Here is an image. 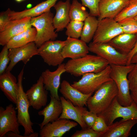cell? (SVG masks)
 I'll list each match as a JSON object with an SVG mask.
<instances>
[{"mask_svg": "<svg viewBox=\"0 0 137 137\" xmlns=\"http://www.w3.org/2000/svg\"><path fill=\"white\" fill-rule=\"evenodd\" d=\"M96 17L89 15L84 21L80 38L87 43L93 39L97 29L99 21Z\"/></svg>", "mask_w": 137, "mask_h": 137, "instance_id": "28", "label": "cell"}, {"mask_svg": "<svg viewBox=\"0 0 137 137\" xmlns=\"http://www.w3.org/2000/svg\"><path fill=\"white\" fill-rule=\"evenodd\" d=\"M129 87L131 92L137 91V63L134 64V66L128 74Z\"/></svg>", "mask_w": 137, "mask_h": 137, "instance_id": "37", "label": "cell"}, {"mask_svg": "<svg viewBox=\"0 0 137 137\" xmlns=\"http://www.w3.org/2000/svg\"><path fill=\"white\" fill-rule=\"evenodd\" d=\"M66 72L65 64L62 63L58 65L55 70L52 71L47 69L42 72L41 75L45 89L49 91L50 96L58 100H60L58 90L61 84V77Z\"/></svg>", "mask_w": 137, "mask_h": 137, "instance_id": "14", "label": "cell"}, {"mask_svg": "<svg viewBox=\"0 0 137 137\" xmlns=\"http://www.w3.org/2000/svg\"><path fill=\"white\" fill-rule=\"evenodd\" d=\"M111 71V67L109 65L100 72L83 75L80 80L74 82L71 85L84 94L93 93L104 83L112 80L110 76Z\"/></svg>", "mask_w": 137, "mask_h": 137, "instance_id": "6", "label": "cell"}, {"mask_svg": "<svg viewBox=\"0 0 137 137\" xmlns=\"http://www.w3.org/2000/svg\"><path fill=\"white\" fill-rule=\"evenodd\" d=\"M11 9L8 8L6 10L0 13V32L4 30L6 26L11 21L10 14Z\"/></svg>", "mask_w": 137, "mask_h": 137, "instance_id": "39", "label": "cell"}, {"mask_svg": "<svg viewBox=\"0 0 137 137\" xmlns=\"http://www.w3.org/2000/svg\"><path fill=\"white\" fill-rule=\"evenodd\" d=\"M53 14L50 10L41 15L32 18L30 23L36 29L34 41L38 48L45 42L55 40L58 36L53 24Z\"/></svg>", "mask_w": 137, "mask_h": 137, "instance_id": "5", "label": "cell"}, {"mask_svg": "<svg viewBox=\"0 0 137 137\" xmlns=\"http://www.w3.org/2000/svg\"><path fill=\"white\" fill-rule=\"evenodd\" d=\"M83 120L88 127L92 128L97 116V115L90 111L86 108L79 107Z\"/></svg>", "mask_w": 137, "mask_h": 137, "instance_id": "33", "label": "cell"}, {"mask_svg": "<svg viewBox=\"0 0 137 137\" xmlns=\"http://www.w3.org/2000/svg\"><path fill=\"white\" fill-rule=\"evenodd\" d=\"M128 2V0H100L98 20L99 21L106 18L114 19Z\"/></svg>", "mask_w": 137, "mask_h": 137, "instance_id": "19", "label": "cell"}, {"mask_svg": "<svg viewBox=\"0 0 137 137\" xmlns=\"http://www.w3.org/2000/svg\"><path fill=\"white\" fill-rule=\"evenodd\" d=\"M89 15L85 7L77 0H73L71 4L70 16L71 21L83 22Z\"/></svg>", "mask_w": 137, "mask_h": 137, "instance_id": "29", "label": "cell"}, {"mask_svg": "<svg viewBox=\"0 0 137 137\" xmlns=\"http://www.w3.org/2000/svg\"><path fill=\"white\" fill-rule=\"evenodd\" d=\"M65 41V44L62 51V56L64 59L67 58L77 59L88 54L89 52L88 46L81 39L67 37Z\"/></svg>", "mask_w": 137, "mask_h": 137, "instance_id": "17", "label": "cell"}, {"mask_svg": "<svg viewBox=\"0 0 137 137\" xmlns=\"http://www.w3.org/2000/svg\"><path fill=\"white\" fill-rule=\"evenodd\" d=\"M38 48L33 42L20 47L9 49L10 62L5 72L11 71L20 61L26 64L33 56L38 55Z\"/></svg>", "mask_w": 137, "mask_h": 137, "instance_id": "12", "label": "cell"}, {"mask_svg": "<svg viewBox=\"0 0 137 137\" xmlns=\"http://www.w3.org/2000/svg\"><path fill=\"white\" fill-rule=\"evenodd\" d=\"M109 126L101 116H98L92 128L94 130L104 133L108 130Z\"/></svg>", "mask_w": 137, "mask_h": 137, "instance_id": "38", "label": "cell"}, {"mask_svg": "<svg viewBox=\"0 0 137 137\" xmlns=\"http://www.w3.org/2000/svg\"><path fill=\"white\" fill-rule=\"evenodd\" d=\"M137 63V52L132 57L130 61V64H135Z\"/></svg>", "mask_w": 137, "mask_h": 137, "instance_id": "42", "label": "cell"}, {"mask_svg": "<svg viewBox=\"0 0 137 137\" xmlns=\"http://www.w3.org/2000/svg\"><path fill=\"white\" fill-rule=\"evenodd\" d=\"M137 52V39L134 48L127 56L128 61L127 65H129L130 64L131 60L132 57Z\"/></svg>", "mask_w": 137, "mask_h": 137, "instance_id": "40", "label": "cell"}, {"mask_svg": "<svg viewBox=\"0 0 137 137\" xmlns=\"http://www.w3.org/2000/svg\"><path fill=\"white\" fill-rule=\"evenodd\" d=\"M109 65L111 67L110 77L115 82L118 89V101L123 106H129L133 101L130 93L128 76L134 64L125 65Z\"/></svg>", "mask_w": 137, "mask_h": 137, "instance_id": "3", "label": "cell"}, {"mask_svg": "<svg viewBox=\"0 0 137 137\" xmlns=\"http://www.w3.org/2000/svg\"><path fill=\"white\" fill-rule=\"evenodd\" d=\"M31 18L26 17L11 20L5 29L0 32V45L4 46L12 37L32 27Z\"/></svg>", "mask_w": 137, "mask_h": 137, "instance_id": "16", "label": "cell"}, {"mask_svg": "<svg viewBox=\"0 0 137 137\" xmlns=\"http://www.w3.org/2000/svg\"><path fill=\"white\" fill-rule=\"evenodd\" d=\"M137 16V0H129L125 7L114 19L118 22L125 19Z\"/></svg>", "mask_w": 137, "mask_h": 137, "instance_id": "30", "label": "cell"}, {"mask_svg": "<svg viewBox=\"0 0 137 137\" xmlns=\"http://www.w3.org/2000/svg\"><path fill=\"white\" fill-rule=\"evenodd\" d=\"M131 94L133 101L135 102L137 106V91L131 92Z\"/></svg>", "mask_w": 137, "mask_h": 137, "instance_id": "41", "label": "cell"}, {"mask_svg": "<svg viewBox=\"0 0 137 137\" xmlns=\"http://www.w3.org/2000/svg\"><path fill=\"white\" fill-rule=\"evenodd\" d=\"M118 91L113 80L104 83L88 98L87 106L91 112L97 115L104 111L117 97Z\"/></svg>", "mask_w": 137, "mask_h": 137, "instance_id": "2", "label": "cell"}, {"mask_svg": "<svg viewBox=\"0 0 137 137\" xmlns=\"http://www.w3.org/2000/svg\"><path fill=\"white\" fill-rule=\"evenodd\" d=\"M0 88L7 98L16 105L19 85L18 80L10 71L0 75Z\"/></svg>", "mask_w": 137, "mask_h": 137, "instance_id": "21", "label": "cell"}, {"mask_svg": "<svg viewBox=\"0 0 137 137\" xmlns=\"http://www.w3.org/2000/svg\"><path fill=\"white\" fill-rule=\"evenodd\" d=\"M9 49L6 45L3 46L0 53V75L5 73L10 62Z\"/></svg>", "mask_w": 137, "mask_h": 137, "instance_id": "34", "label": "cell"}, {"mask_svg": "<svg viewBox=\"0 0 137 137\" xmlns=\"http://www.w3.org/2000/svg\"><path fill=\"white\" fill-rule=\"evenodd\" d=\"M109 65L108 62L101 57L87 54L76 59H70L65 63L66 72L76 77L86 74L101 71Z\"/></svg>", "mask_w": 137, "mask_h": 137, "instance_id": "1", "label": "cell"}, {"mask_svg": "<svg viewBox=\"0 0 137 137\" xmlns=\"http://www.w3.org/2000/svg\"><path fill=\"white\" fill-rule=\"evenodd\" d=\"M62 107V113L58 119L73 120L79 124L82 128L87 127L82 118L79 107L75 106L69 100L63 96L60 97Z\"/></svg>", "mask_w": 137, "mask_h": 137, "instance_id": "26", "label": "cell"}, {"mask_svg": "<svg viewBox=\"0 0 137 137\" xmlns=\"http://www.w3.org/2000/svg\"><path fill=\"white\" fill-rule=\"evenodd\" d=\"M26 93L30 106L33 109L39 110L46 105L48 92L44 87L41 76L37 82L33 84Z\"/></svg>", "mask_w": 137, "mask_h": 137, "instance_id": "15", "label": "cell"}, {"mask_svg": "<svg viewBox=\"0 0 137 137\" xmlns=\"http://www.w3.org/2000/svg\"></svg>", "mask_w": 137, "mask_h": 137, "instance_id": "46", "label": "cell"}, {"mask_svg": "<svg viewBox=\"0 0 137 137\" xmlns=\"http://www.w3.org/2000/svg\"><path fill=\"white\" fill-rule=\"evenodd\" d=\"M118 22L124 33L137 34V20L134 18H126Z\"/></svg>", "mask_w": 137, "mask_h": 137, "instance_id": "32", "label": "cell"}, {"mask_svg": "<svg viewBox=\"0 0 137 137\" xmlns=\"http://www.w3.org/2000/svg\"><path fill=\"white\" fill-rule=\"evenodd\" d=\"M65 43V40H50L46 42L38 48V55L48 65L58 66L62 63L64 59L62 51Z\"/></svg>", "mask_w": 137, "mask_h": 137, "instance_id": "8", "label": "cell"}, {"mask_svg": "<svg viewBox=\"0 0 137 137\" xmlns=\"http://www.w3.org/2000/svg\"><path fill=\"white\" fill-rule=\"evenodd\" d=\"M137 124V120L120 121L113 123L102 137H128L131 134L132 128Z\"/></svg>", "mask_w": 137, "mask_h": 137, "instance_id": "25", "label": "cell"}, {"mask_svg": "<svg viewBox=\"0 0 137 137\" xmlns=\"http://www.w3.org/2000/svg\"><path fill=\"white\" fill-rule=\"evenodd\" d=\"M71 4L70 0H66L65 2L60 1L53 6L56 13L53 22L56 32L63 30L70 21V10Z\"/></svg>", "mask_w": 137, "mask_h": 137, "instance_id": "20", "label": "cell"}, {"mask_svg": "<svg viewBox=\"0 0 137 137\" xmlns=\"http://www.w3.org/2000/svg\"><path fill=\"white\" fill-rule=\"evenodd\" d=\"M84 23L82 21H70L66 28V35L68 37L78 39L80 37Z\"/></svg>", "mask_w": 137, "mask_h": 137, "instance_id": "31", "label": "cell"}, {"mask_svg": "<svg viewBox=\"0 0 137 137\" xmlns=\"http://www.w3.org/2000/svg\"><path fill=\"white\" fill-rule=\"evenodd\" d=\"M37 31L32 27L12 37L6 45L9 49L20 47L34 42Z\"/></svg>", "mask_w": 137, "mask_h": 137, "instance_id": "27", "label": "cell"}, {"mask_svg": "<svg viewBox=\"0 0 137 137\" xmlns=\"http://www.w3.org/2000/svg\"><path fill=\"white\" fill-rule=\"evenodd\" d=\"M24 70L23 68L18 76L19 90L16 104L17 117L19 124L24 129L23 135L25 137H38L39 133L35 132L32 128L33 124L30 119L28 111L30 107L29 103L23 88L22 81Z\"/></svg>", "mask_w": 137, "mask_h": 137, "instance_id": "4", "label": "cell"}, {"mask_svg": "<svg viewBox=\"0 0 137 137\" xmlns=\"http://www.w3.org/2000/svg\"><path fill=\"white\" fill-rule=\"evenodd\" d=\"M26 7L27 9H30L32 7V5L31 4H29L27 5Z\"/></svg>", "mask_w": 137, "mask_h": 137, "instance_id": "43", "label": "cell"}, {"mask_svg": "<svg viewBox=\"0 0 137 137\" xmlns=\"http://www.w3.org/2000/svg\"><path fill=\"white\" fill-rule=\"evenodd\" d=\"M82 4L89 10V15L96 17L99 15V3L100 0H81Z\"/></svg>", "mask_w": 137, "mask_h": 137, "instance_id": "36", "label": "cell"}, {"mask_svg": "<svg viewBox=\"0 0 137 137\" xmlns=\"http://www.w3.org/2000/svg\"><path fill=\"white\" fill-rule=\"evenodd\" d=\"M16 109L10 104L5 109L0 107V137L6 136L7 133L11 132L20 134L19 124Z\"/></svg>", "mask_w": 137, "mask_h": 137, "instance_id": "11", "label": "cell"}, {"mask_svg": "<svg viewBox=\"0 0 137 137\" xmlns=\"http://www.w3.org/2000/svg\"><path fill=\"white\" fill-rule=\"evenodd\" d=\"M119 23L114 19L106 18L99 21L98 26L92 42L108 43L119 35L123 33Z\"/></svg>", "mask_w": 137, "mask_h": 137, "instance_id": "10", "label": "cell"}, {"mask_svg": "<svg viewBox=\"0 0 137 137\" xmlns=\"http://www.w3.org/2000/svg\"><path fill=\"white\" fill-rule=\"evenodd\" d=\"M89 51L107 61L109 64L125 65L127 64V55L122 54L108 43L90 42Z\"/></svg>", "mask_w": 137, "mask_h": 137, "instance_id": "9", "label": "cell"}, {"mask_svg": "<svg viewBox=\"0 0 137 137\" xmlns=\"http://www.w3.org/2000/svg\"><path fill=\"white\" fill-rule=\"evenodd\" d=\"M59 91L62 96L70 100L75 106H87L89 98L93 93L84 94L73 87L67 81L63 80L61 83Z\"/></svg>", "mask_w": 137, "mask_h": 137, "instance_id": "18", "label": "cell"}, {"mask_svg": "<svg viewBox=\"0 0 137 137\" xmlns=\"http://www.w3.org/2000/svg\"><path fill=\"white\" fill-rule=\"evenodd\" d=\"M58 0H46L29 9L20 11L11 10L10 16L11 20L26 17L33 18L39 16L50 10Z\"/></svg>", "mask_w": 137, "mask_h": 137, "instance_id": "22", "label": "cell"}, {"mask_svg": "<svg viewBox=\"0 0 137 137\" xmlns=\"http://www.w3.org/2000/svg\"><path fill=\"white\" fill-rule=\"evenodd\" d=\"M134 18L137 20V16L134 17Z\"/></svg>", "mask_w": 137, "mask_h": 137, "instance_id": "45", "label": "cell"}, {"mask_svg": "<svg viewBox=\"0 0 137 137\" xmlns=\"http://www.w3.org/2000/svg\"><path fill=\"white\" fill-rule=\"evenodd\" d=\"M137 39V34L121 33L108 43L120 53L127 55L134 48Z\"/></svg>", "mask_w": 137, "mask_h": 137, "instance_id": "24", "label": "cell"}, {"mask_svg": "<svg viewBox=\"0 0 137 137\" xmlns=\"http://www.w3.org/2000/svg\"><path fill=\"white\" fill-rule=\"evenodd\" d=\"M78 124L76 122L69 119H58L47 124L40 129L39 136L40 137H61Z\"/></svg>", "mask_w": 137, "mask_h": 137, "instance_id": "13", "label": "cell"}, {"mask_svg": "<svg viewBox=\"0 0 137 137\" xmlns=\"http://www.w3.org/2000/svg\"><path fill=\"white\" fill-rule=\"evenodd\" d=\"M49 104L42 110L39 111V115L43 116L42 122L39 125L40 129L47 124L55 121L59 118L62 111V107L60 100L50 95Z\"/></svg>", "mask_w": 137, "mask_h": 137, "instance_id": "23", "label": "cell"}, {"mask_svg": "<svg viewBox=\"0 0 137 137\" xmlns=\"http://www.w3.org/2000/svg\"><path fill=\"white\" fill-rule=\"evenodd\" d=\"M103 133L98 132L92 128L86 127L76 130L71 137H102Z\"/></svg>", "mask_w": 137, "mask_h": 137, "instance_id": "35", "label": "cell"}, {"mask_svg": "<svg viewBox=\"0 0 137 137\" xmlns=\"http://www.w3.org/2000/svg\"><path fill=\"white\" fill-rule=\"evenodd\" d=\"M97 116L102 117L108 126L118 118H122L123 120H137V106L133 101L129 106H123L119 103L116 97L109 106Z\"/></svg>", "mask_w": 137, "mask_h": 137, "instance_id": "7", "label": "cell"}, {"mask_svg": "<svg viewBox=\"0 0 137 137\" xmlns=\"http://www.w3.org/2000/svg\"><path fill=\"white\" fill-rule=\"evenodd\" d=\"M25 0H15V1L18 3H20Z\"/></svg>", "mask_w": 137, "mask_h": 137, "instance_id": "44", "label": "cell"}]
</instances>
